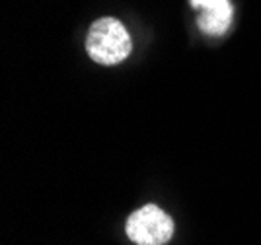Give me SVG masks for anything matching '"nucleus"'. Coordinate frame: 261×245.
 Segmentation results:
<instances>
[{
	"mask_svg": "<svg viewBox=\"0 0 261 245\" xmlns=\"http://www.w3.org/2000/svg\"><path fill=\"white\" fill-rule=\"evenodd\" d=\"M127 237L135 245H166L174 235V220L158 204H144L127 218Z\"/></svg>",
	"mask_w": 261,
	"mask_h": 245,
	"instance_id": "2",
	"label": "nucleus"
},
{
	"mask_svg": "<svg viewBox=\"0 0 261 245\" xmlns=\"http://www.w3.org/2000/svg\"><path fill=\"white\" fill-rule=\"evenodd\" d=\"M193 8H201L203 14H222V12H232L230 0H191Z\"/></svg>",
	"mask_w": 261,
	"mask_h": 245,
	"instance_id": "3",
	"label": "nucleus"
},
{
	"mask_svg": "<svg viewBox=\"0 0 261 245\" xmlns=\"http://www.w3.org/2000/svg\"><path fill=\"white\" fill-rule=\"evenodd\" d=\"M130 35L127 28L115 18H99L94 21L86 35V51L98 64H119L129 57Z\"/></svg>",
	"mask_w": 261,
	"mask_h": 245,
	"instance_id": "1",
	"label": "nucleus"
}]
</instances>
